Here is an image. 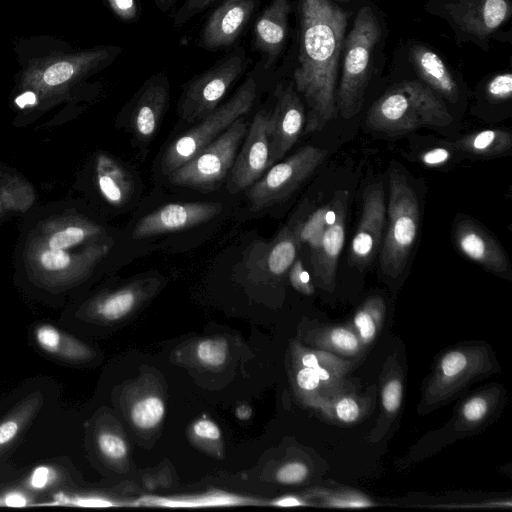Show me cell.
I'll list each match as a JSON object with an SVG mask.
<instances>
[{
    "label": "cell",
    "instance_id": "obj_34",
    "mask_svg": "<svg viewBox=\"0 0 512 512\" xmlns=\"http://www.w3.org/2000/svg\"><path fill=\"white\" fill-rule=\"evenodd\" d=\"M254 500L224 492H210L204 495L188 498H163L158 496H144L136 501L137 505L161 507H214L247 505Z\"/></svg>",
    "mask_w": 512,
    "mask_h": 512
},
{
    "label": "cell",
    "instance_id": "obj_23",
    "mask_svg": "<svg viewBox=\"0 0 512 512\" xmlns=\"http://www.w3.org/2000/svg\"><path fill=\"white\" fill-rule=\"evenodd\" d=\"M448 10L463 31L486 37L510 17L512 7L509 0H459Z\"/></svg>",
    "mask_w": 512,
    "mask_h": 512
},
{
    "label": "cell",
    "instance_id": "obj_4",
    "mask_svg": "<svg viewBox=\"0 0 512 512\" xmlns=\"http://www.w3.org/2000/svg\"><path fill=\"white\" fill-rule=\"evenodd\" d=\"M121 52L120 46H98L34 62L22 73L23 93L16 103L20 108L33 107L62 96L81 80L109 66Z\"/></svg>",
    "mask_w": 512,
    "mask_h": 512
},
{
    "label": "cell",
    "instance_id": "obj_27",
    "mask_svg": "<svg viewBox=\"0 0 512 512\" xmlns=\"http://www.w3.org/2000/svg\"><path fill=\"white\" fill-rule=\"evenodd\" d=\"M412 63L421 79L434 92L455 103L459 88L442 58L426 46L416 45L411 49Z\"/></svg>",
    "mask_w": 512,
    "mask_h": 512
},
{
    "label": "cell",
    "instance_id": "obj_48",
    "mask_svg": "<svg viewBox=\"0 0 512 512\" xmlns=\"http://www.w3.org/2000/svg\"><path fill=\"white\" fill-rule=\"evenodd\" d=\"M56 480V471L50 466L40 465L36 467L28 478L31 489L42 490L49 487Z\"/></svg>",
    "mask_w": 512,
    "mask_h": 512
},
{
    "label": "cell",
    "instance_id": "obj_2",
    "mask_svg": "<svg viewBox=\"0 0 512 512\" xmlns=\"http://www.w3.org/2000/svg\"><path fill=\"white\" fill-rule=\"evenodd\" d=\"M298 55L293 83L307 105L304 132L323 129L337 115L335 87L347 14L330 0H297Z\"/></svg>",
    "mask_w": 512,
    "mask_h": 512
},
{
    "label": "cell",
    "instance_id": "obj_16",
    "mask_svg": "<svg viewBox=\"0 0 512 512\" xmlns=\"http://www.w3.org/2000/svg\"><path fill=\"white\" fill-rule=\"evenodd\" d=\"M222 210L219 202L169 203L142 217L134 227L132 238L141 240L191 229L212 220Z\"/></svg>",
    "mask_w": 512,
    "mask_h": 512
},
{
    "label": "cell",
    "instance_id": "obj_41",
    "mask_svg": "<svg viewBox=\"0 0 512 512\" xmlns=\"http://www.w3.org/2000/svg\"><path fill=\"white\" fill-rule=\"evenodd\" d=\"M51 505L75 506V507H112L116 504L100 496L70 495L64 492L56 493Z\"/></svg>",
    "mask_w": 512,
    "mask_h": 512
},
{
    "label": "cell",
    "instance_id": "obj_46",
    "mask_svg": "<svg viewBox=\"0 0 512 512\" xmlns=\"http://www.w3.org/2000/svg\"><path fill=\"white\" fill-rule=\"evenodd\" d=\"M287 275L291 285L298 292L304 295H312L315 292L314 285L301 258L297 257L294 260Z\"/></svg>",
    "mask_w": 512,
    "mask_h": 512
},
{
    "label": "cell",
    "instance_id": "obj_42",
    "mask_svg": "<svg viewBox=\"0 0 512 512\" xmlns=\"http://www.w3.org/2000/svg\"><path fill=\"white\" fill-rule=\"evenodd\" d=\"M100 452L111 460H119L126 456L127 445L125 441L112 432H102L97 437Z\"/></svg>",
    "mask_w": 512,
    "mask_h": 512
},
{
    "label": "cell",
    "instance_id": "obj_38",
    "mask_svg": "<svg viewBox=\"0 0 512 512\" xmlns=\"http://www.w3.org/2000/svg\"><path fill=\"white\" fill-rule=\"evenodd\" d=\"M296 364L314 367L323 366L344 374H348L356 365V360L347 359L330 352L304 347L297 343L294 347Z\"/></svg>",
    "mask_w": 512,
    "mask_h": 512
},
{
    "label": "cell",
    "instance_id": "obj_15",
    "mask_svg": "<svg viewBox=\"0 0 512 512\" xmlns=\"http://www.w3.org/2000/svg\"><path fill=\"white\" fill-rule=\"evenodd\" d=\"M274 96L276 101L269 113L268 123L271 166L282 159L296 143L306 121L304 106L293 81L279 83Z\"/></svg>",
    "mask_w": 512,
    "mask_h": 512
},
{
    "label": "cell",
    "instance_id": "obj_19",
    "mask_svg": "<svg viewBox=\"0 0 512 512\" xmlns=\"http://www.w3.org/2000/svg\"><path fill=\"white\" fill-rule=\"evenodd\" d=\"M170 85L164 72L150 76L137 91L131 108V126L138 141H150L169 102Z\"/></svg>",
    "mask_w": 512,
    "mask_h": 512
},
{
    "label": "cell",
    "instance_id": "obj_33",
    "mask_svg": "<svg viewBox=\"0 0 512 512\" xmlns=\"http://www.w3.org/2000/svg\"><path fill=\"white\" fill-rule=\"evenodd\" d=\"M385 315L386 305L380 296L367 298L356 310L350 325L366 349L379 335Z\"/></svg>",
    "mask_w": 512,
    "mask_h": 512
},
{
    "label": "cell",
    "instance_id": "obj_45",
    "mask_svg": "<svg viewBox=\"0 0 512 512\" xmlns=\"http://www.w3.org/2000/svg\"><path fill=\"white\" fill-rule=\"evenodd\" d=\"M486 94L496 102L509 100L512 95V74L506 72L495 75L486 85Z\"/></svg>",
    "mask_w": 512,
    "mask_h": 512
},
{
    "label": "cell",
    "instance_id": "obj_53",
    "mask_svg": "<svg viewBox=\"0 0 512 512\" xmlns=\"http://www.w3.org/2000/svg\"><path fill=\"white\" fill-rule=\"evenodd\" d=\"M178 0H153L155 6L162 12L167 13L175 7Z\"/></svg>",
    "mask_w": 512,
    "mask_h": 512
},
{
    "label": "cell",
    "instance_id": "obj_55",
    "mask_svg": "<svg viewBox=\"0 0 512 512\" xmlns=\"http://www.w3.org/2000/svg\"><path fill=\"white\" fill-rule=\"evenodd\" d=\"M337 1L346 2V1H350V0H337Z\"/></svg>",
    "mask_w": 512,
    "mask_h": 512
},
{
    "label": "cell",
    "instance_id": "obj_40",
    "mask_svg": "<svg viewBox=\"0 0 512 512\" xmlns=\"http://www.w3.org/2000/svg\"><path fill=\"white\" fill-rule=\"evenodd\" d=\"M196 355L204 365L219 367L227 359L228 344L222 338L206 339L197 346Z\"/></svg>",
    "mask_w": 512,
    "mask_h": 512
},
{
    "label": "cell",
    "instance_id": "obj_17",
    "mask_svg": "<svg viewBox=\"0 0 512 512\" xmlns=\"http://www.w3.org/2000/svg\"><path fill=\"white\" fill-rule=\"evenodd\" d=\"M385 215L383 186L373 183L363 193L362 214L349 253L352 265L363 268L374 259L383 237Z\"/></svg>",
    "mask_w": 512,
    "mask_h": 512
},
{
    "label": "cell",
    "instance_id": "obj_1",
    "mask_svg": "<svg viewBox=\"0 0 512 512\" xmlns=\"http://www.w3.org/2000/svg\"><path fill=\"white\" fill-rule=\"evenodd\" d=\"M107 229L68 200L30 209L15 250L17 273L51 292L86 281L110 254Z\"/></svg>",
    "mask_w": 512,
    "mask_h": 512
},
{
    "label": "cell",
    "instance_id": "obj_47",
    "mask_svg": "<svg viewBox=\"0 0 512 512\" xmlns=\"http://www.w3.org/2000/svg\"><path fill=\"white\" fill-rule=\"evenodd\" d=\"M113 14L123 22L135 23L141 17L138 0H105Z\"/></svg>",
    "mask_w": 512,
    "mask_h": 512
},
{
    "label": "cell",
    "instance_id": "obj_28",
    "mask_svg": "<svg viewBox=\"0 0 512 512\" xmlns=\"http://www.w3.org/2000/svg\"><path fill=\"white\" fill-rule=\"evenodd\" d=\"M35 200L32 184L13 168L0 163V222L26 214Z\"/></svg>",
    "mask_w": 512,
    "mask_h": 512
},
{
    "label": "cell",
    "instance_id": "obj_26",
    "mask_svg": "<svg viewBox=\"0 0 512 512\" xmlns=\"http://www.w3.org/2000/svg\"><path fill=\"white\" fill-rule=\"evenodd\" d=\"M300 215V208L293 219L277 234L268 245L260 251V260H257L264 272L276 279L283 278L297 258L300 249L297 239V223Z\"/></svg>",
    "mask_w": 512,
    "mask_h": 512
},
{
    "label": "cell",
    "instance_id": "obj_51",
    "mask_svg": "<svg viewBox=\"0 0 512 512\" xmlns=\"http://www.w3.org/2000/svg\"><path fill=\"white\" fill-rule=\"evenodd\" d=\"M29 504V498L22 492L11 491L0 498V506L8 507H26Z\"/></svg>",
    "mask_w": 512,
    "mask_h": 512
},
{
    "label": "cell",
    "instance_id": "obj_20",
    "mask_svg": "<svg viewBox=\"0 0 512 512\" xmlns=\"http://www.w3.org/2000/svg\"><path fill=\"white\" fill-rule=\"evenodd\" d=\"M492 384L465 398L441 432H449L452 439H458L479 432L487 426L501 407L505 395L502 386Z\"/></svg>",
    "mask_w": 512,
    "mask_h": 512
},
{
    "label": "cell",
    "instance_id": "obj_3",
    "mask_svg": "<svg viewBox=\"0 0 512 512\" xmlns=\"http://www.w3.org/2000/svg\"><path fill=\"white\" fill-rule=\"evenodd\" d=\"M499 371L495 354L487 343L474 341L451 347L438 355L423 382L417 412L427 415L453 401L472 383Z\"/></svg>",
    "mask_w": 512,
    "mask_h": 512
},
{
    "label": "cell",
    "instance_id": "obj_11",
    "mask_svg": "<svg viewBox=\"0 0 512 512\" xmlns=\"http://www.w3.org/2000/svg\"><path fill=\"white\" fill-rule=\"evenodd\" d=\"M327 151L304 146L283 162L273 164L248 189L251 210H264L288 199L326 158Z\"/></svg>",
    "mask_w": 512,
    "mask_h": 512
},
{
    "label": "cell",
    "instance_id": "obj_30",
    "mask_svg": "<svg viewBox=\"0 0 512 512\" xmlns=\"http://www.w3.org/2000/svg\"><path fill=\"white\" fill-rule=\"evenodd\" d=\"M34 335L38 346L43 351L59 358L79 361L90 355V350L84 343L52 325L38 326Z\"/></svg>",
    "mask_w": 512,
    "mask_h": 512
},
{
    "label": "cell",
    "instance_id": "obj_21",
    "mask_svg": "<svg viewBox=\"0 0 512 512\" xmlns=\"http://www.w3.org/2000/svg\"><path fill=\"white\" fill-rule=\"evenodd\" d=\"M405 374L398 355L391 353L385 359L379 375L380 411L367 442L383 440L399 417L404 396Z\"/></svg>",
    "mask_w": 512,
    "mask_h": 512
},
{
    "label": "cell",
    "instance_id": "obj_9",
    "mask_svg": "<svg viewBox=\"0 0 512 512\" xmlns=\"http://www.w3.org/2000/svg\"><path fill=\"white\" fill-rule=\"evenodd\" d=\"M250 64L246 49L236 46L211 67L192 77L184 86L178 103L181 120L200 121L214 111Z\"/></svg>",
    "mask_w": 512,
    "mask_h": 512
},
{
    "label": "cell",
    "instance_id": "obj_37",
    "mask_svg": "<svg viewBox=\"0 0 512 512\" xmlns=\"http://www.w3.org/2000/svg\"><path fill=\"white\" fill-rule=\"evenodd\" d=\"M295 384L304 403L315 408L335 394L321 381L313 368L296 364Z\"/></svg>",
    "mask_w": 512,
    "mask_h": 512
},
{
    "label": "cell",
    "instance_id": "obj_29",
    "mask_svg": "<svg viewBox=\"0 0 512 512\" xmlns=\"http://www.w3.org/2000/svg\"><path fill=\"white\" fill-rule=\"evenodd\" d=\"M95 179L101 196L112 206L124 205L131 196L133 182L128 171L107 154L95 160Z\"/></svg>",
    "mask_w": 512,
    "mask_h": 512
},
{
    "label": "cell",
    "instance_id": "obj_31",
    "mask_svg": "<svg viewBox=\"0 0 512 512\" xmlns=\"http://www.w3.org/2000/svg\"><path fill=\"white\" fill-rule=\"evenodd\" d=\"M443 144L477 156H496L510 150L512 135L502 129H485L463 136L454 143Z\"/></svg>",
    "mask_w": 512,
    "mask_h": 512
},
{
    "label": "cell",
    "instance_id": "obj_22",
    "mask_svg": "<svg viewBox=\"0 0 512 512\" xmlns=\"http://www.w3.org/2000/svg\"><path fill=\"white\" fill-rule=\"evenodd\" d=\"M453 238L459 251L487 270L505 277L510 265L498 242L474 221L463 218L453 228Z\"/></svg>",
    "mask_w": 512,
    "mask_h": 512
},
{
    "label": "cell",
    "instance_id": "obj_18",
    "mask_svg": "<svg viewBox=\"0 0 512 512\" xmlns=\"http://www.w3.org/2000/svg\"><path fill=\"white\" fill-rule=\"evenodd\" d=\"M291 10V0H271L254 22L251 49L267 70L274 71L283 54Z\"/></svg>",
    "mask_w": 512,
    "mask_h": 512
},
{
    "label": "cell",
    "instance_id": "obj_24",
    "mask_svg": "<svg viewBox=\"0 0 512 512\" xmlns=\"http://www.w3.org/2000/svg\"><path fill=\"white\" fill-rule=\"evenodd\" d=\"M376 397L377 386L371 385L365 392L354 389L336 394L322 401L314 409L334 425L354 426L370 415Z\"/></svg>",
    "mask_w": 512,
    "mask_h": 512
},
{
    "label": "cell",
    "instance_id": "obj_54",
    "mask_svg": "<svg viewBox=\"0 0 512 512\" xmlns=\"http://www.w3.org/2000/svg\"><path fill=\"white\" fill-rule=\"evenodd\" d=\"M251 415V409L248 406H240L237 409V417L239 419L245 420L248 419Z\"/></svg>",
    "mask_w": 512,
    "mask_h": 512
},
{
    "label": "cell",
    "instance_id": "obj_6",
    "mask_svg": "<svg viewBox=\"0 0 512 512\" xmlns=\"http://www.w3.org/2000/svg\"><path fill=\"white\" fill-rule=\"evenodd\" d=\"M447 115L446 105L432 89L417 81H404L373 103L366 124L376 131L406 133L420 125H441Z\"/></svg>",
    "mask_w": 512,
    "mask_h": 512
},
{
    "label": "cell",
    "instance_id": "obj_32",
    "mask_svg": "<svg viewBox=\"0 0 512 512\" xmlns=\"http://www.w3.org/2000/svg\"><path fill=\"white\" fill-rule=\"evenodd\" d=\"M43 404V396L35 392L27 396L0 422V455L24 431Z\"/></svg>",
    "mask_w": 512,
    "mask_h": 512
},
{
    "label": "cell",
    "instance_id": "obj_35",
    "mask_svg": "<svg viewBox=\"0 0 512 512\" xmlns=\"http://www.w3.org/2000/svg\"><path fill=\"white\" fill-rule=\"evenodd\" d=\"M144 284L132 283L100 297L94 304L95 313L104 320L115 321L126 316L143 296Z\"/></svg>",
    "mask_w": 512,
    "mask_h": 512
},
{
    "label": "cell",
    "instance_id": "obj_43",
    "mask_svg": "<svg viewBox=\"0 0 512 512\" xmlns=\"http://www.w3.org/2000/svg\"><path fill=\"white\" fill-rule=\"evenodd\" d=\"M310 474L309 466L302 461H290L282 465L276 472L278 482L285 485H296L304 482Z\"/></svg>",
    "mask_w": 512,
    "mask_h": 512
},
{
    "label": "cell",
    "instance_id": "obj_44",
    "mask_svg": "<svg viewBox=\"0 0 512 512\" xmlns=\"http://www.w3.org/2000/svg\"><path fill=\"white\" fill-rule=\"evenodd\" d=\"M218 0H184L180 8L176 11L173 18V26L180 28L196 15L207 10Z\"/></svg>",
    "mask_w": 512,
    "mask_h": 512
},
{
    "label": "cell",
    "instance_id": "obj_7",
    "mask_svg": "<svg viewBox=\"0 0 512 512\" xmlns=\"http://www.w3.org/2000/svg\"><path fill=\"white\" fill-rule=\"evenodd\" d=\"M379 22L370 7H362L343 44L342 75L335 96L337 112L344 119L354 117L363 107L371 75L373 50L380 39Z\"/></svg>",
    "mask_w": 512,
    "mask_h": 512
},
{
    "label": "cell",
    "instance_id": "obj_10",
    "mask_svg": "<svg viewBox=\"0 0 512 512\" xmlns=\"http://www.w3.org/2000/svg\"><path fill=\"white\" fill-rule=\"evenodd\" d=\"M247 130L246 119L244 116L240 117L190 160L168 175L169 181L174 185L202 192L216 189L230 172Z\"/></svg>",
    "mask_w": 512,
    "mask_h": 512
},
{
    "label": "cell",
    "instance_id": "obj_49",
    "mask_svg": "<svg viewBox=\"0 0 512 512\" xmlns=\"http://www.w3.org/2000/svg\"><path fill=\"white\" fill-rule=\"evenodd\" d=\"M452 157V153L446 147H436L420 155V161L426 166H440L447 163Z\"/></svg>",
    "mask_w": 512,
    "mask_h": 512
},
{
    "label": "cell",
    "instance_id": "obj_25",
    "mask_svg": "<svg viewBox=\"0 0 512 512\" xmlns=\"http://www.w3.org/2000/svg\"><path fill=\"white\" fill-rule=\"evenodd\" d=\"M305 339L311 348L356 361L367 351L350 324H317L307 330Z\"/></svg>",
    "mask_w": 512,
    "mask_h": 512
},
{
    "label": "cell",
    "instance_id": "obj_8",
    "mask_svg": "<svg viewBox=\"0 0 512 512\" xmlns=\"http://www.w3.org/2000/svg\"><path fill=\"white\" fill-rule=\"evenodd\" d=\"M388 226L380 253V267L389 277L399 276L407 263L419 228V203L405 175L389 174Z\"/></svg>",
    "mask_w": 512,
    "mask_h": 512
},
{
    "label": "cell",
    "instance_id": "obj_13",
    "mask_svg": "<svg viewBox=\"0 0 512 512\" xmlns=\"http://www.w3.org/2000/svg\"><path fill=\"white\" fill-rule=\"evenodd\" d=\"M269 113L259 110L248 127L241 150L236 154L227 184L235 194L252 186L271 166L268 136Z\"/></svg>",
    "mask_w": 512,
    "mask_h": 512
},
{
    "label": "cell",
    "instance_id": "obj_50",
    "mask_svg": "<svg viewBox=\"0 0 512 512\" xmlns=\"http://www.w3.org/2000/svg\"><path fill=\"white\" fill-rule=\"evenodd\" d=\"M194 434L207 440H218L221 437V431L219 427L211 420L200 419L193 424Z\"/></svg>",
    "mask_w": 512,
    "mask_h": 512
},
{
    "label": "cell",
    "instance_id": "obj_36",
    "mask_svg": "<svg viewBox=\"0 0 512 512\" xmlns=\"http://www.w3.org/2000/svg\"><path fill=\"white\" fill-rule=\"evenodd\" d=\"M309 495L319 505L329 508H366L376 505L368 495L350 488H315Z\"/></svg>",
    "mask_w": 512,
    "mask_h": 512
},
{
    "label": "cell",
    "instance_id": "obj_12",
    "mask_svg": "<svg viewBox=\"0 0 512 512\" xmlns=\"http://www.w3.org/2000/svg\"><path fill=\"white\" fill-rule=\"evenodd\" d=\"M348 200V191L334 193L329 201L327 226L318 248L310 255L316 285L330 293L335 289L338 259L345 240Z\"/></svg>",
    "mask_w": 512,
    "mask_h": 512
},
{
    "label": "cell",
    "instance_id": "obj_5",
    "mask_svg": "<svg viewBox=\"0 0 512 512\" xmlns=\"http://www.w3.org/2000/svg\"><path fill=\"white\" fill-rule=\"evenodd\" d=\"M272 72L265 69L258 61L247 74L244 82L227 101L172 141L161 161L163 174L170 175L222 134L237 119L248 114L261 95L264 84Z\"/></svg>",
    "mask_w": 512,
    "mask_h": 512
},
{
    "label": "cell",
    "instance_id": "obj_52",
    "mask_svg": "<svg viewBox=\"0 0 512 512\" xmlns=\"http://www.w3.org/2000/svg\"><path fill=\"white\" fill-rule=\"evenodd\" d=\"M272 505L281 507L306 506L310 505V502L304 497L287 495L276 499L272 502Z\"/></svg>",
    "mask_w": 512,
    "mask_h": 512
},
{
    "label": "cell",
    "instance_id": "obj_14",
    "mask_svg": "<svg viewBox=\"0 0 512 512\" xmlns=\"http://www.w3.org/2000/svg\"><path fill=\"white\" fill-rule=\"evenodd\" d=\"M263 0H223L203 24L197 47L217 52L229 49L241 37Z\"/></svg>",
    "mask_w": 512,
    "mask_h": 512
},
{
    "label": "cell",
    "instance_id": "obj_39",
    "mask_svg": "<svg viewBox=\"0 0 512 512\" xmlns=\"http://www.w3.org/2000/svg\"><path fill=\"white\" fill-rule=\"evenodd\" d=\"M165 406L156 396L145 397L137 401L131 410V419L134 425L147 430L156 427L163 419Z\"/></svg>",
    "mask_w": 512,
    "mask_h": 512
}]
</instances>
